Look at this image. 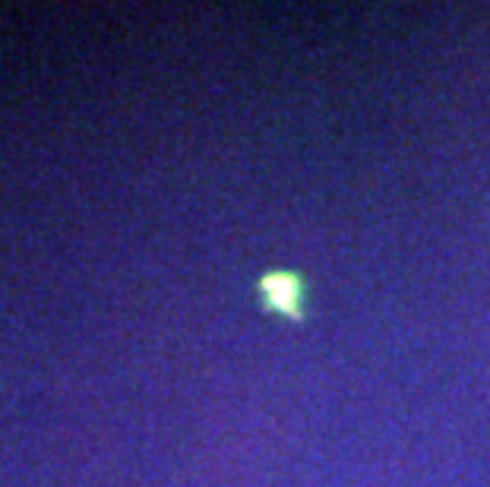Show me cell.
I'll return each mask as SVG.
<instances>
[{
	"label": "cell",
	"mask_w": 490,
	"mask_h": 487,
	"mask_svg": "<svg viewBox=\"0 0 490 487\" xmlns=\"http://www.w3.org/2000/svg\"><path fill=\"white\" fill-rule=\"evenodd\" d=\"M259 298H263L266 310L278 313V317L301 320L304 313V282L291 269H276L259 279Z\"/></svg>",
	"instance_id": "obj_1"
}]
</instances>
